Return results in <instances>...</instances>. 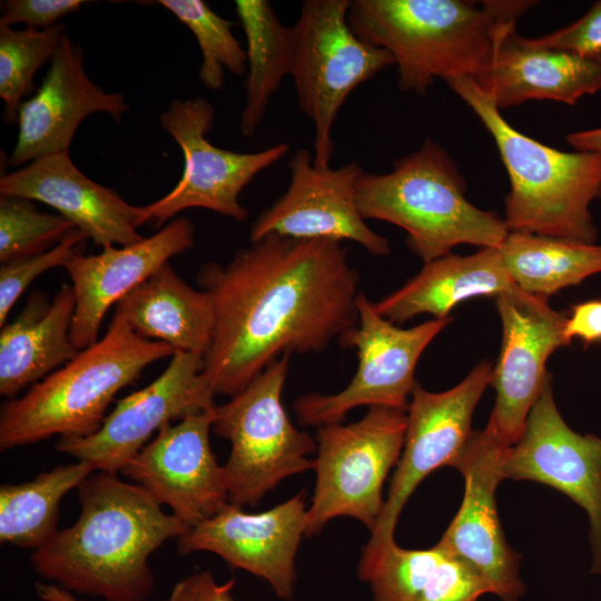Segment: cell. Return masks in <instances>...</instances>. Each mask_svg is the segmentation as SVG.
Masks as SVG:
<instances>
[{
    "label": "cell",
    "mask_w": 601,
    "mask_h": 601,
    "mask_svg": "<svg viewBox=\"0 0 601 601\" xmlns=\"http://www.w3.org/2000/svg\"><path fill=\"white\" fill-rule=\"evenodd\" d=\"M195 36L201 53L198 78L210 90L224 85L225 70L246 73V50L234 37L229 21L213 11L203 0H159Z\"/></svg>",
    "instance_id": "cell-31"
},
{
    "label": "cell",
    "mask_w": 601,
    "mask_h": 601,
    "mask_svg": "<svg viewBox=\"0 0 601 601\" xmlns=\"http://www.w3.org/2000/svg\"><path fill=\"white\" fill-rule=\"evenodd\" d=\"M166 343L139 337L114 315L105 336L33 384L0 411V449L33 444L52 435L85 437L101 426L116 394L154 362L173 356Z\"/></svg>",
    "instance_id": "cell-5"
},
{
    "label": "cell",
    "mask_w": 601,
    "mask_h": 601,
    "mask_svg": "<svg viewBox=\"0 0 601 601\" xmlns=\"http://www.w3.org/2000/svg\"><path fill=\"white\" fill-rule=\"evenodd\" d=\"M78 520L33 550L41 578L105 601H146L155 588L150 555L188 528L140 485L100 472L78 487Z\"/></svg>",
    "instance_id": "cell-2"
},
{
    "label": "cell",
    "mask_w": 601,
    "mask_h": 601,
    "mask_svg": "<svg viewBox=\"0 0 601 601\" xmlns=\"http://www.w3.org/2000/svg\"><path fill=\"white\" fill-rule=\"evenodd\" d=\"M499 249L514 285L545 298L601 273V245L595 243L509 233Z\"/></svg>",
    "instance_id": "cell-29"
},
{
    "label": "cell",
    "mask_w": 601,
    "mask_h": 601,
    "mask_svg": "<svg viewBox=\"0 0 601 601\" xmlns=\"http://www.w3.org/2000/svg\"><path fill=\"white\" fill-rule=\"evenodd\" d=\"M290 354L214 408L213 432L230 442L224 465L229 503L254 506L284 479L314 469L316 441L296 428L282 403Z\"/></svg>",
    "instance_id": "cell-7"
},
{
    "label": "cell",
    "mask_w": 601,
    "mask_h": 601,
    "mask_svg": "<svg viewBox=\"0 0 601 601\" xmlns=\"http://www.w3.org/2000/svg\"><path fill=\"white\" fill-rule=\"evenodd\" d=\"M503 480L546 484L569 496L589 516L593 563L601 573V439L574 432L553 397L552 375L531 407L519 442L502 460Z\"/></svg>",
    "instance_id": "cell-14"
},
{
    "label": "cell",
    "mask_w": 601,
    "mask_h": 601,
    "mask_svg": "<svg viewBox=\"0 0 601 601\" xmlns=\"http://www.w3.org/2000/svg\"><path fill=\"white\" fill-rule=\"evenodd\" d=\"M129 109L122 93L107 92L89 79L83 49L66 33L40 87L18 109V136L9 164L19 167L69 151L88 116L104 112L120 121Z\"/></svg>",
    "instance_id": "cell-20"
},
{
    "label": "cell",
    "mask_w": 601,
    "mask_h": 601,
    "mask_svg": "<svg viewBox=\"0 0 601 601\" xmlns=\"http://www.w3.org/2000/svg\"><path fill=\"white\" fill-rule=\"evenodd\" d=\"M65 35L61 22L43 30L0 26V98L6 121H17L23 97L33 89L36 72L51 61Z\"/></svg>",
    "instance_id": "cell-32"
},
{
    "label": "cell",
    "mask_w": 601,
    "mask_h": 601,
    "mask_svg": "<svg viewBox=\"0 0 601 601\" xmlns=\"http://www.w3.org/2000/svg\"><path fill=\"white\" fill-rule=\"evenodd\" d=\"M473 80L502 108L532 99L574 105L601 90V66L521 37L515 24L501 32L492 58Z\"/></svg>",
    "instance_id": "cell-23"
},
{
    "label": "cell",
    "mask_w": 601,
    "mask_h": 601,
    "mask_svg": "<svg viewBox=\"0 0 601 601\" xmlns=\"http://www.w3.org/2000/svg\"><path fill=\"white\" fill-rule=\"evenodd\" d=\"M75 313L71 285L63 284L53 299L33 292L22 311L0 332V394L9 400L53 370L71 361L80 351L71 341Z\"/></svg>",
    "instance_id": "cell-25"
},
{
    "label": "cell",
    "mask_w": 601,
    "mask_h": 601,
    "mask_svg": "<svg viewBox=\"0 0 601 601\" xmlns=\"http://www.w3.org/2000/svg\"><path fill=\"white\" fill-rule=\"evenodd\" d=\"M534 1L353 0L347 20L363 41L387 50L401 90L425 95L435 79L476 78L504 28Z\"/></svg>",
    "instance_id": "cell-3"
},
{
    "label": "cell",
    "mask_w": 601,
    "mask_h": 601,
    "mask_svg": "<svg viewBox=\"0 0 601 601\" xmlns=\"http://www.w3.org/2000/svg\"><path fill=\"white\" fill-rule=\"evenodd\" d=\"M0 195L37 200L56 209L97 246H128L142 240L141 206L88 178L69 151L40 157L2 175Z\"/></svg>",
    "instance_id": "cell-22"
},
{
    "label": "cell",
    "mask_w": 601,
    "mask_h": 601,
    "mask_svg": "<svg viewBox=\"0 0 601 601\" xmlns=\"http://www.w3.org/2000/svg\"><path fill=\"white\" fill-rule=\"evenodd\" d=\"M533 40L538 45L571 52L601 66V0L571 24Z\"/></svg>",
    "instance_id": "cell-35"
},
{
    "label": "cell",
    "mask_w": 601,
    "mask_h": 601,
    "mask_svg": "<svg viewBox=\"0 0 601 601\" xmlns=\"http://www.w3.org/2000/svg\"><path fill=\"white\" fill-rule=\"evenodd\" d=\"M286 191L263 210L250 228V242L268 235L295 239L349 240L376 256L391 253L388 240L373 231L357 205V180L363 167L352 161L337 168L317 167L302 148L289 159Z\"/></svg>",
    "instance_id": "cell-16"
},
{
    "label": "cell",
    "mask_w": 601,
    "mask_h": 601,
    "mask_svg": "<svg viewBox=\"0 0 601 601\" xmlns=\"http://www.w3.org/2000/svg\"><path fill=\"white\" fill-rule=\"evenodd\" d=\"M493 364L482 361L457 385L437 393L416 382L406 411L402 455L367 544L394 540L398 516L416 486L442 466L455 467L473 433V412L490 385Z\"/></svg>",
    "instance_id": "cell-13"
},
{
    "label": "cell",
    "mask_w": 601,
    "mask_h": 601,
    "mask_svg": "<svg viewBox=\"0 0 601 601\" xmlns=\"http://www.w3.org/2000/svg\"><path fill=\"white\" fill-rule=\"evenodd\" d=\"M198 279L215 309L204 370L215 394L236 395L284 354L324 351L358 321L359 276L342 242L268 235Z\"/></svg>",
    "instance_id": "cell-1"
},
{
    "label": "cell",
    "mask_w": 601,
    "mask_h": 601,
    "mask_svg": "<svg viewBox=\"0 0 601 601\" xmlns=\"http://www.w3.org/2000/svg\"><path fill=\"white\" fill-rule=\"evenodd\" d=\"M351 0H306L293 29L294 80L298 106L314 125V165L328 167L332 130L351 92L394 65L391 53L359 39L347 12Z\"/></svg>",
    "instance_id": "cell-9"
},
{
    "label": "cell",
    "mask_w": 601,
    "mask_h": 601,
    "mask_svg": "<svg viewBox=\"0 0 601 601\" xmlns=\"http://www.w3.org/2000/svg\"><path fill=\"white\" fill-rule=\"evenodd\" d=\"M489 428L473 431L455 469L464 477L462 504L436 545L470 565L502 601L525 594L521 555L508 543L499 519L495 492L503 480L508 450Z\"/></svg>",
    "instance_id": "cell-17"
},
{
    "label": "cell",
    "mask_w": 601,
    "mask_h": 601,
    "mask_svg": "<svg viewBox=\"0 0 601 601\" xmlns=\"http://www.w3.org/2000/svg\"><path fill=\"white\" fill-rule=\"evenodd\" d=\"M235 579L218 583L208 570L178 581L165 601H239L233 595Z\"/></svg>",
    "instance_id": "cell-37"
},
{
    "label": "cell",
    "mask_w": 601,
    "mask_h": 601,
    "mask_svg": "<svg viewBox=\"0 0 601 601\" xmlns=\"http://www.w3.org/2000/svg\"><path fill=\"white\" fill-rule=\"evenodd\" d=\"M83 0H7L1 2L0 26L23 23L43 30L58 24L63 17L78 11Z\"/></svg>",
    "instance_id": "cell-36"
},
{
    "label": "cell",
    "mask_w": 601,
    "mask_h": 601,
    "mask_svg": "<svg viewBox=\"0 0 601 601\" xmlns=\"http://www.w3.org/2000/svg\"><path fill=\"white\" fill-rule=\"evenodd\" d=\"M466 183L446 150L431 138L385 174L363 171L357 180L362 217L404 229L407 247L424 263L462 244L499 248L509 230L503 218L474 206Z\"/></svg>",
    "instance_id": "cell-6"
},
{
    "label": "cell",
    "mask_w": 601,
    "mask_h": 601,
    "mask_svg": "<svg viewBox=\"0 0 601 601\" xmlns=\"http://www.w3.org/2000/svg\"><path fill=\"white\" fill-rule=\"evenodd\" d=\"M87 236L75 227L55 247L26 258L1 264L0 268V326L28 286L45 272L63 266L76 255L83 254Z\"/></svg>",
    "instance_id": "cell-34"
},
{
    "label": "cell",
    "mask_w": 601,
    "mask_h": 601,
    "mask_svg": "<svg viewBox=\"0 0 601 601\" xmlns=\"http://www.w3.org/2000/svg\"><path fill=\"white\" fill-rule=\"evenodd\" d=\"M304 493L259 513H247L227 503L210 519L178 538L179 553L211 552L231 569L266 581L275 594L292 600L295 591V556L306 532Z\"/></svg>",
    "instance_id": "cell-19"
},
{
    "label": "cell",
    "mask_w": 601,
    "mask_h": 601,
    "mask_svg": "<svg viewBox=\"0 0 601 601\" xmlns=\"http://www.w3.org/2000/svg\"><path fill=\"white\" fill-rule=\"evenodd\" d=\"M193 223L173 219L156 234L128 245L106 246L96 255L78 254L65 265L75 294L70 336L78 351L98 341L101 322L111 305L150 277L168 260L191 248Z\"/></svg>",
    "instance_id": "cell-21"
},
{
    "label": "cell",
    "mask_w": 601,
    "mask_h": 601,
    "mask_svg": "<svg viewBox=\"0 0 601 601\" xmlns=\"http://www.w3.org/2000/svg\"><path fill=\"white\" fill-rule=\"evenodd\" d=\"M563 336L569 345L574 338L585 345L601 342V299H591L572 307Z\"/></svg>",
    "instance_id": "cell-38"
},
{
    "label": "cell",
    "mask_w": 601,
    "mask_h": 601,
    "mask_svg": "<svg viewBox=\"0 0 601 601\" xmlns=\"http://www.w3.org/2000/svg\"><path fill=\"white\" fill-rule=\"evenodd\" d=\"M565 140L577 151L601 152V127L571 132Z\"/></svg>",
    "instance_id": "cell-39"
},
{
    "label": "cell",
    "mask_w": 601,
    "mask_h": 601,
    "mask_svg": "<svg viewBox=\"0 0 601 601\" xmlns=\"http://www.w3.org/2000/svg\"><path fill=\"white\" fill-rule=\"evenodd\" d=\"M407 410L371 406L358 421L318 427L316 482L305 536L334 518L348 516L371 532L384 508L383 485L402 455Z\"/></svg>",
    "instance_id": "cell-8"
},
{
    "label": "cell",
    "mask_w": 601,
    "mask_h": 601,
    "mask_svg": "<svg viewBox=\"0 0 601 601\" xmlns=\"http://www.w3.org/2000/svg\"><path fill=\"white\" fill-rule=\"evenodd\" d=\"M86 463L55 467L31 481L0 486V542L37 550L56 533L63 496L92 474Z\"/></svg>",
    "instance_id": "cell-30"
},
{
    "label": "cell",
    "mask_w": 601,
    "mask_h": 601,
    "mask_svg": "<svg viewBox=\"0 0 601 601\" xmlns=\"http://www.w3.org/2000/svg\"><path fill=\"white\" fill-rule=\"evenodd\" d=\"M357 575L368 584L373 601H477L490 593L470 565L439 545L411 550L394 540L366 544Z\"/></svg>",
    "instance_id": "cell-24"
},
{
    "label": "cell",
    "mask_w": 601,
    "mask_h": 601,
    "mask_svg": "<svg viewBox=\"0 0 601 601\" xmlns=\"http://www.w3.org/2000/svg\"><path fill=\"white\" fill-rule=\"evenodd\" d=\"M215 108L204 97L175 99L159 122L183 151L184 170L176 186L160 199L141 206V225L157 227L188 208H205L243 221L248 210L239 203L243 189L260 171L289 151L280 142L256 152H235L213 145Z\"/></svg>",
    "instance_id": "cell-11"
},
{
    "label": "cell",
    "mask_w": 601,
    "mask_h": 601,
    "mask_svg": "<svg viewBox=\"0 0 601 601\" xmlns=\"http://www.w3.org/2000/svg\"><path fill=\"white\" fill-rule=\"evenodd\" d=\"M35 589L42 601H82L53 583L37 582Z\"/></svg>",
    "instance_id": "cell-40"
},
{
    "label": "cell",
    "mask_w": 601,
    "mask_h": 601,
    "mask_svg": "<svg viewBox=\"0 0 601 601\" xmlns=\"http://www.w3.org/2000/svg\"><path fill=\"white\" fill-rule=\"evenodd\" d=\"M236 14L246 37L245 105L239 129L250 137L293 62V29L266 0H237Z\"/></svg>",
    "instance_id": "cell-28"
},
{
    "label": "cell",
    "mask_w": 601,
    "mask_h": 601,
    "mask_svg": "<svg viewBox=\"0 0 601 601\" xmlns=\"http://www.w3.org/2000/svg\"><path fill=\"white\" fill-rule=\"evenodd\" d=\"M114 315L141 338L204 358L215 334L216 317L209 294L187 285L169 263L122 297Z\"/></svg>",
    "instance_id": "cell-26"
},
{
    "label": "cell",
    "mask_w": 601,
    "mask_h": 601,
    "mask_svg": "<svg viewBox=\"0 0 601 601\" xmlns=\"http://www.w3.org/2000/svg\"><path fill=\"white\" fill-rule=\"evenodd\" d=\"M492 136L510 180L509 233L594 244L591 204L601 198V152H566L523 135L471 77L446 79Z\"/></svg>",
    "instance_id": "cell-4"
},
{
    "label": "cell",
    "mask_w": 601,
    "mask_h": 601,
    "mask_svg": "<svg viewBox=\"0 0 601 601\" xmlns=\"http://www.w3.org/2000/svg\"><path fill=\"white\" fill-rule=\"evenodd\" d=\"M358 321L339 338L355 347L358 358L349 384L335 394L312 393L295 400L302 425L322 427L341 423L353 408L366 405L407 410L417 362L452 317L432 318L410 328L396 326L377 313L364 293L357 296Z\"/></svg>",
    "instance_id": "cell-10"
},
{
    "label": "cell",
    "mask_w": 601,
    "mask_h": 601,
    "mask_svg": "<svg viewBox=\"0 0 601 601\" xmlns=\"http://www.w3.org/2000/svg\"><path fill=\"white\" fill-rule=\"evenodd\" d=\"M513 286L500 249L485 247L474 254L451 253L424 263L418 274L374 306L380 315L394 324L421 314L443 319L465 300L497 296Z\"/></svg>",
    "instance_id": "cell-27"
},
{
    "label": "cell",
    "mask_w": 601,
    "mask_h": 601,
    "mask_svg": "<svg viewBox=\"0 0 601 601\" xmlns=\"http://www.w3.org/2000/svg\"><path fill=\"white\" fill-rule=\"evenodd\" d=\"M75 227L61 215L40 211L30 199L0 195V262L41 254L59 244Z\"/></svg>",
    "instance_id": "cell-33"
},
{
    "label": "cell",
    "mask_w": 601,
    "mask_h": 601,
    "mask_svg": "<svg viewBox=\"0 0 601 601\" xmlns=\"http://www.w3.org/2000/svg\"><path fill=\"white\" fill-rule=\"evenodd\" d=\"M204 370V357L175 352L155 381L118 401L97 432L61 437L57 451L90 464L95 471L117 474L164 425L216 407Z\"/></svg>",
    "instance_id": "cell-12"
},
{
    "label": "cell",
    "mask_w": 601,
    "mask_h": 601,
    "mask_svg": "<svg viewBox=\"0 0 601 601\" xmlns=\"http://www.w3.org/2000/svg\"><path fill=\"white\" fill-rule=\"evenodd\" d=\"M213 411L167 423L120 471L188 529L229 503L224 465L209 440Z\"/></svg>",
    "instance_id": "cell-18"
},
{
    "label": "cell",
    "mask_w": 601,
    "mask_h": 601,
    "mask_svg": "<svg viewBox=\"0 0 601 601\" xmlns=\"http://www.w3.org/2000/svg\"><path fill=\"white\" fill-rule=\"evenodd\" d=\"M495 306L502 343L490 381L495 402L485 427L506 446H513L549 375V357L568 345L563 336L566 316L553 309L548 298L515 285L495 296Z\"/></svg>",
    "instance_id": "cell-15"
}]
</instances>
